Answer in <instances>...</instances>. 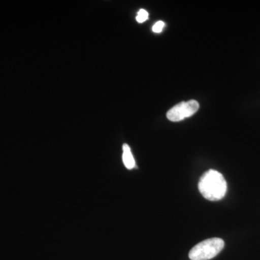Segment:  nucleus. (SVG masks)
Wrapping results in <instances>:
<instances>
[{
	"label": "nucleus",
	"instance_id": "1",
	"mask_svg": "<svg viewBox=\"0 0 260 260\" xmlns=\"http://www.w3.org/2000/svg\"><path fill=\"white\" fill-rule=\"evenodd\" d=\"M198 189L205 199L218 201L223 199L226 194L227 183L223 174L210 169L200 178Z\"/></svg>",
	"mask_w": 260,
	"mask_h": 260
},
{
	"label": "nucleus",
	"instance_id": "2",
	"mask_svg": "<svg viewBox=\"0 0 260 260\" xmlns=\"http://www.w3.org/2000/svg\"><path fill=\"white\" fill-rule=\"evenodd\" d=\"M225 246L223 239L212 238L195 245L189 253L191 260H209L218 255Z\"/></svg>",
	"mask_w": 260,
	"mask_h": 260
},
{
	"label": "nucleus",
	"instance_id": "3",
	"mask_svg": "<svg viewBox=\"0 0 260 260\" xmlns=\"http://www.w3.org/2000/svg\"><path fill=\"white\" fill-rule=\"evenodd\" d=\"M199 103L195 100L179 103L172 107L167 112V116L169 120L177 122L194 115L199 109Z\"/></svg>",
	"mask_w": 260,
	"mask_h": 260
},
{
	"label": "nucleus",
	"instance_id": "4",
	"mask_svg": "<svg viewBox=\"0 0 260 260\" xmlns=\"http://www.w3.org/2000/svg\"><path fill=\"white\" fill-rule=\"evenodd\" d=\"M122 159L123 162L126 169H129V170L134 169L135 167L134 157H133L129 146L127 144L123 145Z\"/></svg>",
	"mask_w": 260,
	"mask_h": 260
},
{
	"label": "nucleus",
	"instance_id": "5",
	"mask_svg": "<svg viewBox=\"0 0 260 260\" xmlns=\"http://www.w3.org/2000/svg\"><path fill=\"white\" fill-rule=\"evenodd\" d=\"M148 13L144 9H141L138 12V15L136 17L137 21L138 23H142L148 20Z\"/></svg>",
	"mask_w": 260,
	"mask_h": 260
},
{
	"label": "nucleus",
	"instance_id": "6",
	"mask_svg": "<svg viewBox=\"0 0 260 260\" xmlns=\"http://www.w3.org/2000/svg\"><path fill=\"white\" fill-rule=\"evenodd\" d=\"M164 26H165V23H164V22H157L156 23L154 24V25L153 26V31L155 32H161L162 29H164Z\"/></svg>",
	"mask_w": 260,
	"mask_h": 260
}]
</instances>
